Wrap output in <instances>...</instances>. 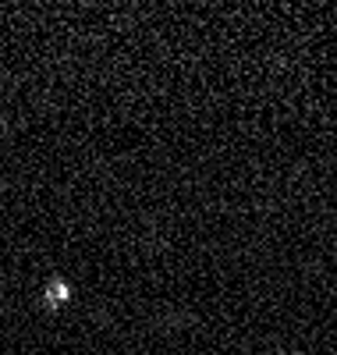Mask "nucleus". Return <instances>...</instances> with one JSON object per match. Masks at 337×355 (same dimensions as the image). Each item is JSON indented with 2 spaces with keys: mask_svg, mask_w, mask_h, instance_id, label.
<instances>
[{
  "mask_svg": "<svg viewBox=\"0 0 337 355\" xmlns=\"http://www.w3.org/2000/svg\"><path fill=\"white\" fill-rule=\"evenodd\" d=\"M64 299H68V288H64V284H50L46 302H64Z\"/></svg>",
  "mask_w": 337,
  "mask_h": 355,
  "instance_id": "obj_1",
  "label": "nucleus"
}]
</instances>
